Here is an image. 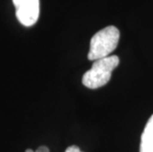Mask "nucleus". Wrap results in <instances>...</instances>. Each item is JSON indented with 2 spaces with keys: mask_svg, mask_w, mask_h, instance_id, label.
<instances>
[{
  "mask_svg": "<svg viewBox=\"0 0 153 152\" xmlns=\"http://www.w3.org/2000/svg\"><path fill=\"white\" fill-rule=\"evenodd\" d=\"M120 63L117 56H109L104 59L94 60L91 69L86 71L83 75V85L90 89L100 88L110 81L112 72Z\"/></svg>",
  "mask_w": 153,
  "mask_h": 152,
  "instance_id": "obj_2",
  "label": "nucleus"
},
{
  "mask_svg": "<svg viewBox=\"0 0 153 152\" xmlns=\"http://www.w3.org/2000/svg\"><path fill=\"white\" fill-rule=\"evenodd\" d=\"M35 152H50V149H48L47 146H44V145H43V146L39 147Z\"/></svg>",
  "mask_w": 153,
  "mask_h": 152,
  "instance_id": "obj_6",
  "label": "nucleus"
},
{
  "mask_svg": "<svg viewBox=\"0 0 153 152\" xmlns=\"http://www.w3.org/2000/svg\"><path fill=\"white\" fill-rule=\"evenodd\" d=\"M120 41V31L115 26H109L97 32L91 39L88 59L97 60L109 56L116 50Z\"/></svg>",
  "mask_w": 153,
  "mask_h": 152,
  "instance_id": "obj_1",
  "label": "nucleus"
},
{
  "mask_svg": "<svg viewBox=\"0 0 153 152\" xmlns=\"http://www.w3.org/2000/svg\"><path fill=\"white\" fill-rule=\"evenodd\" d=\"M65 152H82V151L79 149V147L75 146V145H71V146L66 148Z\"/></svg>",
  "mask_w": 153,
  "mask_h": 152,
  "instance_id": "obj_5",
  "label": "nucleus"
},
{
  "mask_svg": "<svg viewBox=\"0 0 153 152\" xmlns=\"http://www.w3.org/2000/svg\"><path fill=\"white\" fill-rule=\"evenodd\" d=\"M139 152H153V115L149 118L143 129Z\"/></svg>",
  "mask_w": 153,
  "mask_h": 152,
  "instance_id": "obj_4",
  "label": "nucleus"
},
{
  "mask_svg": "<svg viewBox=\"0 0 153 152\" xmlns=\"http://www.w3.org/2000/svg\"><path fill=\"white\" fill-rule=\"evenodd\" d=\"M25 152H35L34 150H32V149H27Z\"/></svg>",
  "mask_w": 153,
  "mask_h": 152,
  "instance_id": "obj_7",
  "label": "nucleus"
},
{
  "mask_svg": "<svg viewBox=\"0 0 153 152\" xmlns=\"http://www.w3.org/2000/svg\"><path fill=\"white\" fill-rule=\"evenodd\" d=\"M16 8V17L19 22L31 27L36 24L40 16V0H13Z\"/></svg>",
  "mask_w": 153,
  "mask_h": 152,
  "instance_id": "obj_3",
  "label": "nucleus"
}]
</instances>
